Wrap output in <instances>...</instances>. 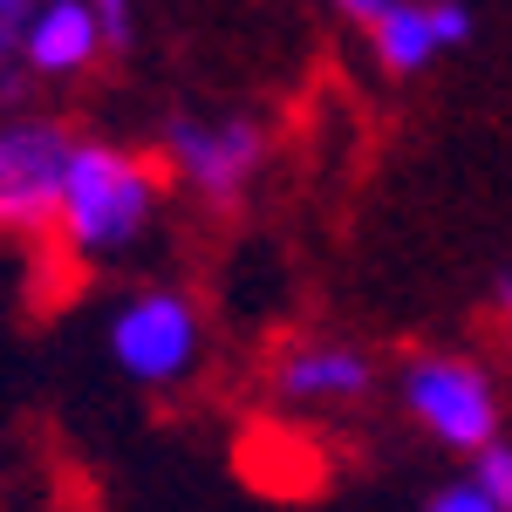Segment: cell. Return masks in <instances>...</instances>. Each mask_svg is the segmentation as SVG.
I'll list each match as a JSON object with an SVG mask.
<instances>
[{"mask_svg":"<svg viewBox=\"0 0 512 512\" xmlns=\"http://www.w3.org/2000/svg\"><path fill=\"white\" fill-rule=\"evenodd\" d=\"M158 219V171L151 158L123 151V144H103V137H82L69 151V171H62V205H55V233L69 239V253L103 267V260H123L137 239L151 233Z\"/></svg>","mask_w":512,"mask_h":512,"instance_id":"cell-1","label":"cell"},{"mask_svg":"<svg viewBox=\"0 0 512 512\" xmlns=\"http://www.w3.org/2000/svg\"><path fill=\"white\" fill-rule=\"evenodd\" d=\"M267 151H274V137H267L260 117H171L164 123V158H171V171L192 192H205L212 205H233L260 178Z\"/></svg>","mask_w":512,"mask_h":512,"instance_id":"cell-5","label":"cell"},{"mask_svg":"<svg viewBox=\"0 0 512 512\" xmlns=\"http://www.w3.org/2000/svg\"><path fill=\"white\" fill-rule=\"evenodd\" d=\"M335 7H342V14H349V21H362V28H376V21H383V7H390V0H335Z\"/></svg>","mask_w":512,"mask_h":512,"instance_id":"cell-14","label":"cell"},{"mask_svg":"<svg viewBox=\"0 0 512 512\" xmlns=\"http://www.w3.org/2000/svg\"><path fill=\"white\" fill-rule=\"evenodd\" d=\"M492 301H499V308H506V315H512V267H506V274H499V280H492Z\"/></svg>","mask_w":512,"mask_h":512,"instance_id":"cell-15","label":"cell"},{"mask_svg":"<svg viewBox=\"0 0 512 512\" xmlns=\"http://www.w3.org/2000/svg\"><path fill=\"white\" fill-rule=\"evenodd\" d=\"M35 7H41V0H0V76L21 69V41H28Z\"/></svg>","mask_w":512,"mask_h":512,"instance_id":"cell-11","label":"cell"},{"mask_svg":"<svg viewBox=\"0 0 512 512\" xmlns=\"http://www.w3.org/2000/svg\"><path fill=\"white\" fill-rule=\"evenodd\" d=\"M274 390L280 403H301V410H349L376 390V362L349 342H294L274 362Z\"/></svg>","mask_w":512,"mask_h":512,"instance_id":"cell-6","label":"cell"},{"mask_svg":"<svg viewBox=\"0 0 512 512\" xmlns=\"http://www.w3.org/2000/svg\"><path fill=\"white\" fill-rule=\"evenodd\" d=\"M396 396L410 424L458 458H478L485 444H499L506 403H499V383L485 376V362L472 355H410L396 376Z\"/></svg>","mask_w":512,"mask_h":512,"instance_id":"cell-2","label":"cell"},{"mask_svg":"<svg viewBox=\"0 0 512 512\" xmlns=\"http://www.w3.org/2000/svg\"><path fill=\"white\" fill-rule=\"evenodd\" d=\"M110 362L144 390H178L205 362V321L178 287H137L110 315Z\"/></svg>","mask_w":512,"mask_h":512,"instance_id":"cell-3","label":"cell"},{"mask_svg":"<svg viewBox=\"0 0 512 512\" xmlns=\"http://www.w3.org/2000/svg\"><path fill=\"white\" fill-rule=\"evenodd\" d=\"M424 7H431V28H437V48H444V55H451V48H472L478 14L465 0H424Z\"/></svg>","mask_w":512,"mask_h":512,"instance_id":"cell-10","label":"cell"},{"mask_svg":"<svg viewBox=\"0 0 512 512\" xmlns=\"http://www.w3.org/2000/svg\"><path fill=\"white\" fill-rule=\"evenodd\" d=\"M369 41H376V62H383L390 76H424L437 55H444L424 0H390V7H383V21L369 28Z\"/></svg>","mask_w":512,"mask_h":512,"instance_id":"cell-8","label":"cell"},{"mask_svg":"<svg viewBox=\"0 0 512 512\" xmlns=\"http://www.w3.org/2000/svg\"><path fill=\"white\" fill-rule=\"evenodd\" d=\"M424 512H499V506L478 492L472 478H451V485H437L431 499H424Z\"/></svg>","mask_w":512,"mask_h":512,"instance_id":"cell-12","label":"cell"},{"mask_svg":"<svg viewBox=\"0 0 512 512\" xmlns=\"http://www.w3.org/2000/svg\"><path fill=\"white\" fill-rule=\"evenodd\" d=\"M472 485L499 512H512V444H506V437H499V444H485V451L472 458Z\"/></svg>","mask_w":512,"mask_h":512,"instance_id":"cell-9","label":"cell"},{"mask_svg":"<svg viewBox=\"0 0 512 512\" xmlns=\"http://www.w3.org/2000/svg\"><path fill=\"white\" fill-rule=\"evenodd\" d=\"M96 55H103V28H96L89 0H41L35 21H28V41H21V69L48 76V82H69Z\"/></svg>","mask_w":512,"mask_h":512,"instance_id":"cell-7","label":"cell"},{"mask_svg":"<svg viewBox=\"0 0 512 512\" xmlns=\"http://www.w3.org/2000/svg\"><path fill=\"white\" fill-rule=\"evenodd\" d=\"M96 28H103V48H123L130 41V21H137V0H89Z\"/></svg>","mask_w":512,"mask_h":512,"instance_id":"cell-13","label":"cell"},{"mask_svg":"<svg viewBox=\"0 0 512 512\" xmlns=\"http://www.w3.org/2000/svg\"><path fill=\"white\" fill-rule=\"evenodd\" d=\"M69 151L76 137L55 117H0V233L28 239L55 226Z\"/></svg>","mask_w":512,"mask_h":512,"instance_id":"cell-4","label":"cell"}]
</instances>
